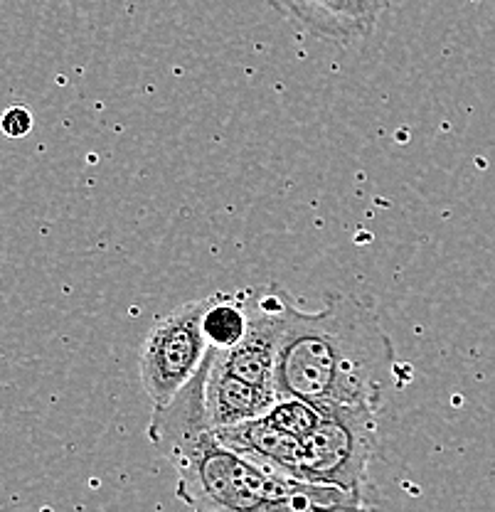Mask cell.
<instances>
[{
  "instance_id": "6da1fadb",
  "label": "cell",
  "mask_w": 495,
  "mask_h": 512,
  "mask_svg": "<svg viewBox=\"0 0 495 512\" xmlns=\"http://www.w3.org/2000/svg\"><path fill=\"white\" fill-rule=\"evenodd\" d=\"M215 348L195 377L153 409L148 441L178 471L175 493L193 510L271 512L365 508L367 500L333 485H316L266 468L217 439L205 414V380Z\"/></svg>"
},
{
  "instance_id": "7a4b0ae2",
  "label": "cell",
  "mask_w": 495,
  "mask_h": 512,
  "mask_svg": "<svg viewBox=\"0 0 495 512\" xmlns=\"http://www.w3.org/2000/svg\"><path fill=\"white\" fill-rule=\"evenodd\" d=\"M395 384V345L367 303L333 293L318 313L291 306L276 360L279 397L380 412Z\"/></svg>"
},
{
  "instance_id": "3957f363",
  "label": "cell",
  "mask_w": 495,
  "mask_h": 512,
  "mask_svg": "<svg viewBox=\"0 0 495 512\" xmlns=\"http://www.w3.org/2000/svg\"><path fill=\"white\" fill-rule=\"evenodd\" d=\"M323 419L313 434L301 439V480L333 485L348 493L367 495L370 463L380 448L377 412L348 404H321Z\"/></svg>"
},
{
  "instance_id": "277c9868",
  "label": "cell",
  "mask_w": 495,
  "mask_h": 512,
  "mask_svg": "<svg viewBox=\"0 0 495 512\" xmlns=\"http://www.w3.org/2000/svg\"><path fill=\"white\" fill-rule=\"evenodd\" d=\"M207 296L183 303L148 330L138 355L143 392L156 407L168 404L195 377L205 362L207 345L202 333V313Z\"/></svg>"
},
{
  "instance_id": "5b68a950",
  "label": "cell",
  "mask_w": 495,
  "mask_h": 512,
  "mask_svg": "<svg viewBox=\"0 0 495 512\" xmlns=\"http://www.w3.org/2000/svg\"><path fill=\"white\" fill-rule=\"evenodd\" d=\"M247 301V333L232 350H217V360L232 375L276 392V360H279L281 335L296 301L279 284L249 288Z\"/></svg>"
},
{
  "instance_id": "8992f818",
  "label": "cell",
  "mask_w": 495,
  "mask_h": 512,
  "mask_svg": "<svg viewBox=\"0 0 495 512\" xmlns=\"http://www.w3.org/2000/svg\"><path fill=\"white\" fill-rule=\"evenodd\" d=\"M276 8L298 28L318 40H367L385 13V0H274Z\"/></svg>"
},
{
  "instance_id": "52a82bcc",
  "label": "cell",
  "mask_w": 495,
  "mask_h": 512,
  "mask_svg": "<svg viewBox=\"0 0 495 512\" xmlns=\"http://www.w3.org/2000/svg\"><path fill=\"white\" fill-rule=\"evenodd\" d=\"M276 399H279V392L274 389L257 387V384L232 375L225 365H220L215 350L205 380V414L212 429L257 419L274 407Z\"/></svg>"
},
{
  "instance_id": "ba28073f",
  "label": "cell",
  "mask_w": 495,
  "mask_h": 512,
  "mask_svg": "<svg viewBox=\"0 0 495 512\" xmlns=\"http://www.w3.org/2000/svg\"><path fill=\"white\" fill-rule=\"evenodd\" d=\"M215 434L222 444L244 453V456L262 463L266 468H274V471L286 473L291 478L301 476V439L271 424L266 414L257 416V419L239 421V424L232 426H222V429H215Z\"/></svg>"
},
{
  "instance_id": "9c48e42d",
  "label": "cell",
  "mask_w": 495,
  "mask_h": 512,
  "mask_svg": "<svg viewBox=\"0 0 495 512\" xmlns=\"http://www.w3.org/2000/svg\"><path fill=\"white\" fill-rule=\"evenodd\" d=\"M249 325L247 291L212 293L202 313V333L215 350H232L244 338Z\"/></svg>"
},
{
  "instance_id": "30bf717a",
  "label": "cell",
  "mask_w": 495,
  "mask_h": 512,
  "mask_svg": "<svg viewBox=\"0 0 495 512\" xmlns=\"http://www.w3.org/2000/svg\"><path fill=\"white\" fill-rule=\"evenodd\" d=\"M33 131V111L28 106H10L0 114V133L8 138H25Z\"/></svg>"
}]
</instances>
